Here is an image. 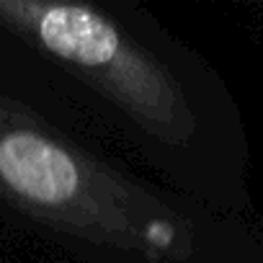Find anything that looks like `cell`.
Here are the masks:
<instances>
[{"label": "cell", "instance_id": "1", "mask_svg": "<svg viewBox=\"0 0 263 263\" xmlns=\"http://www.w3.org/2000/svg\"><path fill=\"white\" fill-rule=\"evenodd\" d=\"M0 29L168 191L196 189L201 72L140 6L0 0Z\"/></svg>", "mask_w": 263, "mask_h": 263}]
</instances>
